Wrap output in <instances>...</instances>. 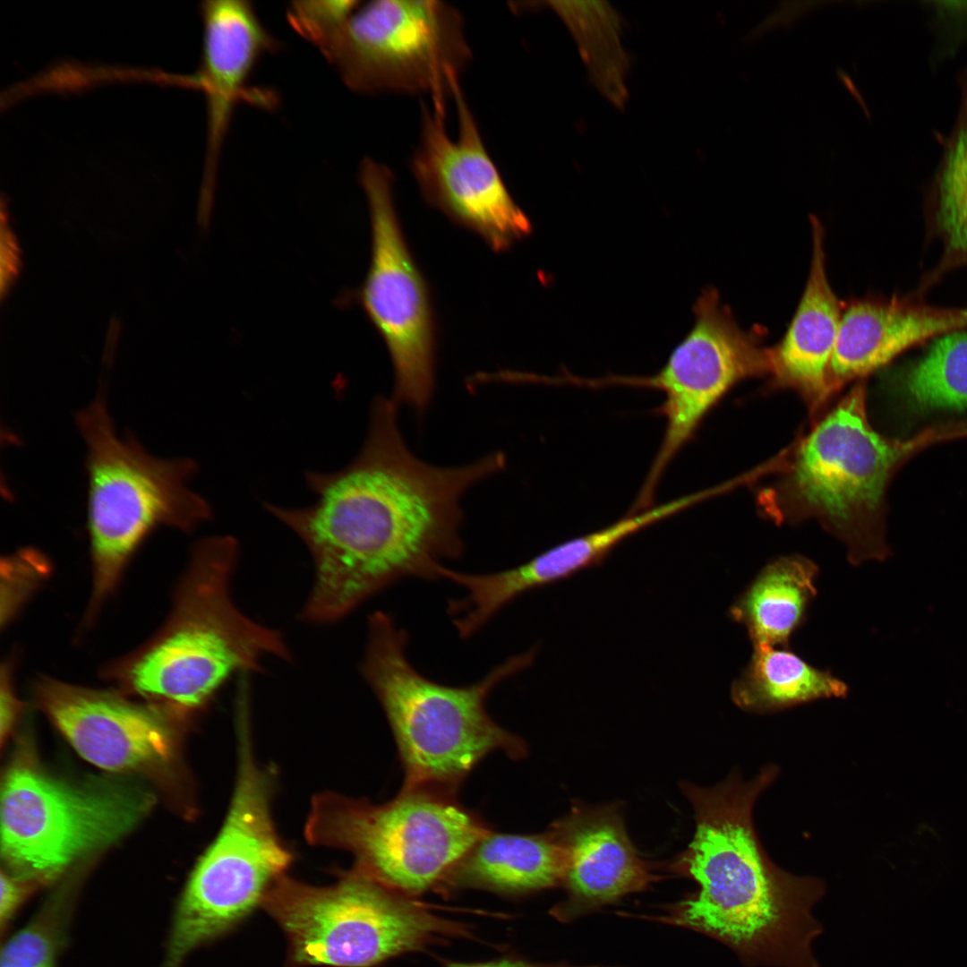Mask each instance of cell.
<instances>
[{"label":"cell","mask_w":967,"mask_h":967,"mask_svg":"<svg viewBox=\"0 0 967 967\" xmlns=\"http://www.w3.org/2000/svg\"><path fill=\"white\" fill-rule=\"evenodd\" d=\"M398 407L390 397H377L351 463L335 473L307 474L315 503L266 504L312 558L313 584L301 612L309 623L337 622L401 578H440L442 561L463 550L464 494L505 466L501 452L458 466L422 460L405 442Z\"/></svg>","instance_id":"obj_1"},{"label":"cell","mask_w":967,"mask_h":967,"mask_svg":"<svg viewBox=\"0 0 967 967\" xmlns=\"http://www.w3.org/2000/svg\"><path fill=\"white\" fill-rule=\"evenodd\" d=\"M776 774L767 766L748 782L735 772L712 788L682 785L696 831L681 866L699 890L679 917L726 944L746 967H820L812 945L823 926L812 908L824 882L776 866L753 825L754 803Z\"/></svg>","instance_id":"obj_2"},{"label":"cell","mask_w":967,"mask_h":967,"mask_svg":"<svg viewBox=\"0 0 967 967\" xmlns=\"http://www.w3.org/2000/svg\"><path fill=\"white\" fill-rule=\"evenodd\" d=\"M406 645V631L388 613L369 617L361 673L393 732L405 773L402 789L453 793L491 752L501 750L513 759L525 755L523 740L493 721L485 702L501 681L528 667L533 651L508 658L474 684L449 686L415 669Z\"/></svg>","instance_id":"obj_3"},{"label":"cell","mask_w":967,"mask_h":967,"mask_svg":"<svg viewBox=\"0 0 967 967\" xmlns=\"http://www.w3.org/2000/svg\"><path fill=\"white\" fill-rule=\"evenodd\" d=\"M239 545L210 536L193 547L164 628L118 667V679L142 696L189 712L205 705L235 673L261 661L291 659L282 634L245 615L232 595Z\"/></svg>","instance_id":"obj_4"},{"label":"cell","mask_w":967,"mask_h":967,"mask_svg":"<svg viewBox=\"0 0 967 967\" xmlns=\"http://www.w3.org/2000/svg\"><path fill=\"white\" fill-rule=\"evenodd\" d=\"M967 438V420L936 424L906 440L886 438L870 425L862 380L803 440L787 488L800 515L814 516L847 546L856 566L890 555L885 537L888 484L903 465L928 447Z\"/></svg>","instance_id":"obj_5"},{"label":"cell","mask_w":967,"mask_h":967,"mask_svg":"<svg viewBox=\"0 0 967 967\" xmlns=\"http://www.w3.org/2000/svg\"><path fill=\"white\" fill-rule=\"evenodd\" d=\"M260 904L286 935L288 967H371L467 934L354 867L328 886L283 874Z\"/></svg>","instance_id":"obj_6"},{"label":"cell","mask_w":967,"mask_h":967,"mask_svg":"<svg viewBox=\"0 0 967 967\" xmlns=\"http://www.w3.org/2000/svg\"><path fill=\"white\" fill-rule=\"evenodd\" d=\"M75 418L87 446L93 612L153 528L192 531L210 518L211 509L186 485L197 468L193 460L155 458L133 437L116 434L102 390Z\"/></svg>","instance_id":"obj_7"},{"label":"cell","mask_w":967,"mask_h":967,"mask_svg":"<svg viewBox=\"0 0 967 967\" xmlns=\"http://www.w3.org/2000/svg\"><path fill=\"white\" fill-rule=\"evenodd\" d=\"M237 772L222 826L194 866L179 900L167 954L182 963L261 903L293 856L272 820V773L252 750L248 697L236 701Z\"/></svg>","instance_id":"obj_8"},{"label":"cell","mask_w":967,"mask_h":967,"mask_svg":"<svg viewBox=\"0 0 967 967\" xmlns=\"http://www.w3.org/2000/svg\"><path fill=\"white\" fill-rule=\"evenodd\" d=\"M489 831L453 793L432 789H402L381 804L323 792L304 827L310 843L351 852L354 868L406 896L443 881Z\"/></svg>","instance_id":"obj_9"},{"label":"cell","mask_w":967,"mask_h":967,"mask_svg":"<svg viewBox=\"0 0 967 967\" xmlns=\"http://www.w3.org/2000/svg\"><path fill=\"white\" fill-rule=\"evenodd\" d=\"M351 90L427 94L447 101L472 54L465 22L435 0H377L355 7L312 43Z\"/></svg>","instance_id":"obj_10"},{"label":"cell","mask_w":967,"mask_h":967,"mask_svg":"<svg viewBox=\"0 0 967 967\" xmlns=\"http://www.w3.org/2000/svg\"><path fill=\"white\" fill-rule=\"evenodd\" d=\"M143 789L74 785L17 754L1 783V855L6 870L47 883L84 855L117 842L153 805Z\"/></svg>","instance_id":"obj_11"},{"label":"cell","mask_w":967,"mask_h":967,"mask_svg":"<svg viewBox=\"0 0 967 967\" xmlns=\"http://www.w3.org/2000/svg\"><path fill=\"white\" fill-rule=\"evenodd\" d=\"M371 223V260L356 301L383 339L393 366L391 399L418 414L435 381V327L426 282L409 250L394 200V175L366 158L359 167Z\"/></svg>","instance_id":"obj_12"},{"label":"cell","mask_w":967,"mask_h":967,"mask_svg":"<svg viewBox=\"0 0 967 967\" xmlns=\"http://www.w3.org/2000/svg\"><path fill=\"white\" fill-rule=\"evenodd\" d=\"M694 323L663 366L649 376L609 375L604 386L648 388L664 395L655 413L665 419L659 449L631 510L653 506L661 478L700 423L739 381L773 373L772 349L745 331L715 288H706L693 306Z\"/></svg>","instance_id":"obj_13"},{"label":"cell","mask_w":967,"mask_h":967,"mask_svg":"<svg viewBox=\"0 0 967 967\" xmlns=\"http://www.w3.org/2000/svg\"><path fill=\"white\" fill-rule=\"evenodd\" d=\"M452 98L458 134L449 135L446 102L422 106L419 142L410 161L424 198L480 235L494 251L509 249L532 230L483 141L460 84Z\"/></svg>","instance_id":"obj_14"},{"label":"cell","mask_w":967,"mask_h":967,"mask_svg":"<svg viewBox=\"0 0 967 967\" xmlns=\"http://www.w3.org/2000/svg\"><path fill=\"white\" fill-rule=\"evenodd\" d=\"M36 698L73 749L100 768L152 771L176 758V723L150 706L49 678L37 682Z\"/></svg>","instance_id":"obj_15"},{"label":"cell","mask_w":967,"mask_h":967,"mask_svg":"<svg viewBox=\"0 0 967 967\" xmlns=\"http://www.w3.org/2000/svg\"><path fill=\"white\" fill-rule=\"evenodd\" d=\"M202 44L199 69L190 81L203 91L207 109V149L200 210L210 212L218 160L239 102L270 106L271 98L248 89L259 61L279 48L252 4L208 0L201 4Z\"/></svg>","instance_id":"obj_16"},{"label":"cell","mask_w":967,"mask_h":967,"mask_svg":"<svg viewBox=\"0 0 967 967\" xmlns=\"http://www.w3.org/2000/svg\"><path fill=\"white\" fill-rule=\"evenodd\" d=\"M967 329V307L928 304L914 296L854 300L843 311L827 372V395L887 364L904 351Z\"/></svg>","instance_id":"obj_17"},{"label":"cell","mask_w":967,"mask_h":967,"mask_svg":"<svg viewBox=\"0 0 967 967\" xmlns=\"http://www.w3.org/2000/svg\"><path fill=\"white\" fill-rule=\"evenodd\" d=\"M670 516V507L662 503L629 512L602 529L560 543L511 569L485 574L453 570L450 581L466 591L453 602L460 625L476 632L520 595L601 563L623 540Z\"/></svg>","instance_id":"obj_18"},{"label":"cell","mask_w":967,"mask_h":967,"mask_svg":"<svg viewBox=\"0 0 967 967\" xmlns=\"http://www.w3.org/2000/svg\"><path fill=\"white\" fill-rule=\"evenodd\" d=\"M551 830L565 851L563 880L581 900L609 902L643 889L652 880L615 804L575 805Z\"/></svg>","instance_id":"obj_19"},{"label":"cell","mask_w":967,"mask_h":967,"mask_svg":"<svg viewBox=\"0 0 967 967\" xmlns=\"http://www.w3.org/2000/svg\"><path fill=\"white\" fill-rule=\"evenodd\" d=\"M812 253L804 290L781 342L772 348L773 373L817 410L826 398L827 372L835 347L842 303L827 277L825 232L811 217Z\"/></svg>","instance_id":"obj_20"},{"label":"cell","mask_w":967,"mask_h":967,"mask_svg":"<svg viewBox=\"0 0 967 967\" xmlns=\"http://www.w3.org/2000/svg\"><path fill=\"white\" fill-rule=\"evenodd\" d=\"M565 851L550 829L538 834L487 832L449 872V885L519 894L563 880Z\"/></svg>","instance_id":"obj_21"},{"label":"cell","mask_w":967,"mask_h":967,"mask_svg":"<svg viewBox=\"0 0 967 967\" xmlns=\"http://www.w3.org/2000/svg\"><path fill=\"white\" fill-rule=\"evenodd\" d=\"M817 564L799 554L769 561L732 604L730 617L753 646L788 647L817 595Z\"/></svg>","instance_id":"obj_22"},{"label":"cell","mask_w":967,"mask_h":967,"mask_svg":"<svg viewBox=\"0 0 967 967\" xmlns=\"http://www.w3.org/2000/svg\"><path fill=\"white\" fill-rule=\"evenodd\" d=\"M847 693V685L830 672L814 667L788 647L769 646H753L749 663L731 688L740 708L758 714Z\"/></svg>","instance_id":"obj_23"},{"label":"cell","mask_w":967,"mask_h":967,"mask_svg":"<svg viewBox=\"0 0 967 967\" xmlns=\"http://www.w3.org/2000/svg\"><path fill=\"white\" fill-rule=\"evenodd\" d=\"M960 107L936 173L929 201L931 227L942 244L936 266L921 279L920 291L950 271L967 266V66L961 73Z\"/></svg>","instance_id":"obj_24"},{"label":"cell","mask_w":967,"mask_h":967,"mask_svg":"<svg viewBox=\"0 0 967 967\" xmlns=\"http://www.w3.org/2000/svg\"><path fill=\"white\" fill-rule=\"evenodd\" d=\"M889 384L913 415L967 409V329L935 338L921 356L892 372Z\"/></svg>","instance_id":"obj_25"},{"label":"cell","mask_w":967,"mask_h":967,"mask_svg":"<svg viewBox=\"0 0 967 967\" xmlns=\"http://www.w3.org/2000/svg\"><path fill=\"white\" fill-rule=\"evenodd\" d=\"M564 21L578 46L590 78L616 106L626 98L629 59L620 41V20L605 1L547 3Z\"/></svg>","instance_id":"obj_26"},{"label":"cell","mask_w":967,"mask_h":967,"mask_svg":"<svg viewBox=\"0 0 967 967\" xmlns=\"http://www.w3.org/2000/svg\"><path fill=\"white\" fill-rule=\"evenodd\" d=\"M66 903L49 902L3 946L0 967H55L62 938Z\"/></svg>","instance_id":"obj_27"},{"label":"cell","mask_w":967,"mask_h":967,"mask_svg":"<svg viewBox=\"0 0 967 967\" xmlns=\"http://www.w3.org/2000/svg\"><path fill=\"white\" fill-rule=\"evenodd\" d=\"M2 568L5 569L6 599L2 601V623L8 620L16 610L20 602L29 594L40 578L47 572V564L42 555L27 549L18 552L7 560Z\"/></svg>","instance_id":"obj_28"},{"label":"cell","mask_w":967,"mask_h":967,"mask_svg":"<svg viewBox=\"0 0 967 967\" xmlns=\"http://www.w3.org/2000/svg\"><path fill=\"white\" fill-rule=\"evenodd\" d=\"M41 885L43 883L37 879L21 877L2 869L0 899L2 928L9 923L25 899Z\"/></svg>","instance_id":"obj_29"},{"label":"cell","mask_w":967,"mask_h":967,"mask_svg":"<svg viewBox=\"0 0 967 967\" xmlns=\"http://www.w3.org/2000/svg\"><path fill=\"white\" fill-rule=\"evenodd\" d=\"M8 669L2 670L1 692H0V732L1 743L4 745L5 738L10 733L18 713L21 703L17 700L13 690Z\"/></svg>","instance_id":"obj_30"},{"label":"cell","mask_w":967,"mask_h":967,"mask_svg":"<svg viewBox=\"0 0 967 967\" xmlns=\"http://www.w3.org/2000/svg\"><path fill=\"white\" fill-rule=\"evenodd\" d=\"M18 268V249L14 237L7 227L1 229V288L2 294L8 287Z\"/></svg>","instance_id":"obj_31"},{"label":"cell","mask_w":967,"mask_h":967,"mask_svg":"<svg viewBox=\"0 0 967 967\" xmlns=\"http://www.w3.org/2000/svg\"><path fill=\"white\" fill-rule=\"evenodd\" d=\"M446 967H538L518 959L501 958L480 963H452Z\"/></svg>","instance_id":"obj_32"}]
</instances>
